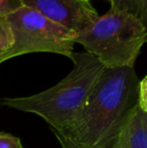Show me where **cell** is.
I'll use <instances>...</instances> for the list:
<instances>
[{"mask_svg": "<svg viewBox=\"0 0 147 148\" xmlns=\"http://www.w3.org/2000/svg\"><path fill=\"white\" fill-rule=\"evenodd\" d=\"M141 99H147L146 77L139 80L134 66H105L80 111L57 132L80 148H112Z\"/></svg>", "mask_w": 147, "mask_h": 148, "instance_id": "6da1fadb", "label": "cell"}, {"mask_svg": "<svg viewBox=\"0 0 147 148\" xmlns=\"http://www.w3.org/2000/svg\"><path fill=\"white\" fill-rule=\"evenodd\" d=\"M72 72L51 88L28 97L3 98L1 105L41 117L53 130L63 131L69 126L82 106L104 64L88 53H76L71 57Z\"/></svg>", "mask_w": 147, "mask_h": 148, "instance_id": "7a4b0ae2", "label": "cell"}, {"mask_svg": "<svg viewBox=\"0 0 147 148\" xmlns=\"http://www.w3.org/2000/svg\"><path fill=\"white\" fill-rule=\"evenodd\" d=\"M146 24L126 11L110 8L93 23L76 33L75 43L97 58L106 68L134 66L146 42Z\"/></svg>", "mask_w": 147, "mask_h": 148, "instance_id": "3957f363", "label": "cell"}, {"mask_svg": "<svg viewBox=\"0 0 147 148\" xmlns=\"http://www.w3.org/2000/svg\"><path fill=\"white\" fill-rule=\"evenodd\" d=\"M13 37L12 47L1 62L31 53H53L71 59L74 53V31L44 17L42 14L12 0L9 12L3 16Z\"/></svg>", "mask_w": 147, "mask_h": 148, "instance_id": "277c9868", "label": "cell"}, {"mask_svg": "<svg viewBox=\"0 0 147 148\" xmlns=\"http://www.w3.org/2000/svg\"><path fill=\"white\" fill-rule=\"evenodd\" d=\"M49 20L78 33L99 17L91 2L85 0H14Z\"/></svg>", "mask_w": 147, "mask_h": 148, "instance_id": "5b68a950", "label": "cell"}, {"mask_svg": "<svg viewBox=\"0 0 147 148\" xmlns=\"http://www.w3.org/2000/svg\"><path fill=\"white\" fill-rule=\"evenodd\" d=\"M112 148H147V99L132 111Z\"/></svg>", "mask_w": 147, "mask_h": 148, "instance_id": "8992f818", "label": "cell"}, {"mask_svg": "<svg viewBox=\"0 0 147 148\" xmlns=\"http://www.w3.org/2000/svg\"><path fill=\"white\" fill-rule=\"evenodd\" d=\"M112 9L126 11L146 24L147 0H108Z\"/></svg>", "mask_w": 147, "mask_h": 148, "instance_id": "52a82bcc", "label": "cell"}, {"mask_svg": "<svg viewBox=\"0 0 147 148\" xmlns=\"http://www.w3.org/2000/svg\"><path fill=\"white\" fill-rule=\"evenodd\" d=\"M13 37L8 24L6 23L3 16H0V64L1 57L12 47Z\"/></svg>", "mask_w": 147, "mask_h": 148, "instance_id": "ba28073f", "label": "cell"}, {"mask_svg": "<svg viewBox=\"0 0 147 148\" xmlns=\"http://www.w3.org/2000/svg\"><path fill=\"white\" fill-rule=\"evenodd\" d=\"M0 148H23L19 138L9 134V133H0Z\"/></svg>", "mask_w": 147, "mask_h": 148, "instance_id": "9c48e42d", "label": "cell"}, {"mask_svg": "<svg viewBox=\"0 0 147 148\" xmlns=\"http://www.w3.org/2000/svg\"><path fill=\"white\" fill-rule=\"evenodd\" d=\"M53 134L55 135L57 139L59 140V144H61L62 148H80L79 146H77L76 144H74L73 142H71V141H70L68 138H66L64 135H62L61 133L57 132V131L53 130Z\"/></svg>", "mask_w": 147, "mask_h": 148, "instance_id": "30bf717a", "label": "cell"}, {"mask_svg": "<svg viewBox=\"0 0 147 148\" xmlns=\"http://www.w3.org/2000/svg\"><path fill=\"white\" fill-rule=\"evenodd\" d=\"M12 0H0V16H4L11 8Z\"/></svg>", "mask_w": 147, "mask_h": 148, "instance_id": "8fae6325", "label": "cell"}, {"mask_svg": "<svg viewBox=\"0 0 147 148\" xmlns=\"http://www.w3.org/2000/svg\"><path fill=\"white\" fill-rule=\"evenodd\" d=\"M85 1H87V2H91L92 0H85Z\"/></svg>", "mask_w": 147, "mask_h": 148, "instance_id": "7c38bea8", "label": "cell"}]
</instances>
